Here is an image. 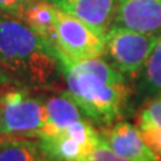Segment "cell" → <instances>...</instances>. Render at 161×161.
Masks as SVG:
<instances>
[{"label":"cell","instance_id":"obj_1","mask_svg":"<svg viewBox=\"0 0 161 161\" xmlns=\"http://www.w3.org/2000/svg\"><path fill=\"white\" fill-rule=\"evenodd\" d=\"M59 63L69 94L92 122L105 128L124 118L130 89L122 73L102 58Z\"/></svg>","mask_w":161,"mask_h":161},{"label":"cell","instance_id":"obj_2","mask_svg":"<svg viewBox=\"0 0 161 161\" xmlns=\"http://www.w3.org/2000/svg\"><path fill=\"white\" fill-rule=\"evenodd\" d=\"M0 69L27 89L53 87L62 69L51 43L18 18L0 15Z\"/></svg>","mask_w":161,"mask_h":161},{"label":"cell","instance_id":"obj_3","mask_svg":"<svg viewBox=\"0 0 161 161\" xmlns=\"http://www.w3.org/2000/svg\"><path fill=\"white\" fill-rule=\"evenodd\" d=\"M46 118V99L32 95L27 87L12 86L0 93V138H36Z\"/></svg>","mask_w":161,"mask_h":161},{"label":"cell","instance_id":"obj_4","mask_svg":"<svg viewBox=\"0 0 161 161\" xmlns=\"http://www.w3.org/2000/svg\"><path fill=\"white\" fill-rule=\"evenodd\" d=\"M53 46L58 58L69 62L101 58L105 53V34L58 8Z\"/></svg>","mask_w":161,"mask_h":161},{"label":"cell","instance_id":"obj_5","mask_svg":"<svg viewBox=\"0 0 161 161\" xmlns=\"http://www.w3.org/2000/svg\"><path fill=\"white\" fill-rule=\"evenodd\" d=\"M157 40V34H144L122 26H113L105 34L103 55L119 73L136 77L144 69Z\"/></svg>","mask_w":161,"mask_h":161},{"label":"cell","instance_id":"obj_6","mask_svg":"<svg viewBox=\"0 0 161 161\" xmlns=\"http://www.w3.org/2000/svg\"><path fill=\"white\" fill-rule=\"evenodd\" d=\"M48 161H86L97 149L102 137L89 118L77 121L53 134L38 137Z\"/></svg>","mask_w":161,"mask_h":161},{"label":"cell","instance_id":"obj_7","mask_svg":"<svg viewBox=\"0 0 161 161\" xmlns=\"http://www.w3.org/2000/svg\"><path fill=\"white\" fill-rule=\"evenodd\" d=\"M103 142L115 154L128 161H161L145 144L140 130L128 121H117L109 126L101 128Z\"/></svg>","mask_w":161,"mask_h":161},{"label":"cell","instance_id":"obj_8","mask_svg":"<svg viewBox=\"0 0 161 161\" xmlns=\"http://www.w3.org/2000/svg\"><path fill=\"white\" fill-rule=\"evenodd\" d=\"M114 23L144 34L161 32V0H117Z\"/></svg>","mask_w":161,"mask_h":161},{"label":"cell","instance_id":"obj_9","mask_svg":"<svg viewBox=\"0 0 161 161\" xmlns=\"http://www.w3.org/2000/svg\"><path fill=\"white\" fill-rule=\"evenodd\" d=\"M60 11L83 20L85 23L106 34L114 22L117 0H48Z\"/></svg>","mask_w":161,"mask_h":161},{"label":"cell","instance_id":"obj_10","mask_svg":"<svg viewBox=\"0 0 161 161\" xmlns=\"http://www.w3.org/2000/svg\"><path fill=\"white\" fill-rule=\"evenodd\" d=\"M46 124L38 134V137L53 134L67 128L69 125L77 122V121L87 118L75 103V101L71 98L67 90L59 93L58 95H51L46 99Z\"/></svg>","mask_w":161,"mask_h":161},{"label":"cell","instance_id":"obj_11","mask_svg":"<svg viewBox=\"0 0 161 161\" xmlns=\"http://www.w3.org/2000/svg\"><path fill=\"white\" fill-rule=\"evenodd\" d=\"M57 15L58 8L51 2H48V0H31L22 9L18 19L24 22L36 34L54 44Z\"/></svg>","mask_w":161,"mask_h":161},{"label":"cell","instance_id":"obj_12","mask_svg":"<svg viewBox=\"0 0 161 161\" xmlns=\"http://www.w3.org/2000/svg\"><path fill=\"white\" fill-rule=\"evenodd\" d=\"M0 161H48L38 141L28 137L0 138Z\"/></svg>","mask_w":161,"mask_h":161},{"label":"cell","instance_id":"obj_13","mask_svg":"<svg viewBox=\"0 0 161 161\" xmlns=\"http://www.w3.org/2000/svg\"><path fill=\"white\" fill-rule=\"evenodd\" d=\"M137 93L144 99H150L161 93V34L158 35L156 47L140 73Z\"/></svg>","mask_w":161,"mask_h":161},{"label":"cell","instance_id":"obj_14","mask_svg":"<svg viewBox=\"0 0 161 161\" xmlns=\"http://www.w3.org/2000/svg\"><path fill=\"white\" fill-rule=\"evenodd\" d=\"M138 124H148L161 128V93L149 101L141 110Z\"/></svg>","mask_w":161,"mask_h":161},{"label":"cell","instance_id":"obj_15","mask_svg":"<svg viewBox=\"0 0 161 161\" xmlns=\"http://www.w3.org/2000/svg\"><path fill=\"white\" fill-rule=\"evenodd\" d=\"M137 128L142 136L145 144L161 160V128L148 124H138Z\"/></svg>","mask_w":161,"mask_h":161},{"label":"cell","instance_id":"obj_16","mask_svg":"<svg viewBox=\"0 0 161 161\" xmlns=\"http://www.w3.org/2000/svg\"><path fill=\"white\" fill-rule=\"evenodd\" d=\"M86 161H128V160H125L122 157H119L118 154H115L102 140L101 145L95 149V152L90 156Z\"/></svg>","mask_w":161,"mask_h":161},{"label":"cell","instance_id":"obj_17","mask_svg":"<svg viewBox=\"0 0 161 161\" xmlns=\"http://www.w3.org/2000/svg\"><path fill=\"white\" fill-rule=\"evenodd\" d=\"M31 0H0V12L8 14L14 18H19L22 9Z\"/></svg>","mask_w":161,"mask_h":161},{"label":"cell","instance_id":"obj_18","mask_svg":"<svg viewBox=\"0 0 161 161\" xmlns=\"http://www.w3.org/2000/svg\"><path fill=\"white\" fill-rule=\"evenodd\" d=\"M12 86H20V85L7 71H4L3 69H0V89L12 87Z\"/></svg>","mask_w":161,"mask_h":161},{"label":"cell","instance_id":"obj_19","mask_svg":"<svg viewBox=\"0 0 161 161\" xmlns=\"http://www.w3.org/2000/svg\"><path fill=\"white\" fill-rule=\"evenodd\" d=\"M0 15H4V14H2V12H0Z\"/></svg>","mask_w":161,"mask_h":161}]
</instances>
